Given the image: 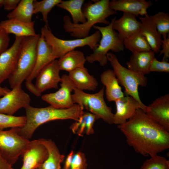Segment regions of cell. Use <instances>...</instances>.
<instances>
[{"label":"cell","mask_w":169,"mask_h":169,"mask_svg":"<svg viewBox=\"0 0 169 169\" xmlns=\"http://www.w3.org/2000/svg\"><path fill=\"white\" fill-rule=\"evenodd\" d=\"M154 23L157 30L162 37H166L169 33V14L168 13L159 12L150 16Z\"/></svg>","instance_id":"d6a6232c"},{"label":"cell","mask_w":169,"mask_h":169,"mask_svg":"<svg viewBox=\"0 0 169 169\" xmlns=\"http://www.w3.org/2000/svg\"><path fill=\"white\" fill-rule=\"evenodd\" d=\"M120 84L125 89V92L136 100L142 105L146 106L141 101L138 92V87L146 86L147 79L145 75L134 72L122 66L116 56L111 52L107 54Z\"/></svg>","instance_id":"ba28073f"},{"label":"cell","mask_w":169,"mask_h":169,"mask_svg":"<svg viewBox=\"0 0 169 169\" xmlns=\"http://www.w3.org/2000/svg\"><path fill=\"white\" fill-rule=\"evenodd\" d=\"M10 40L9 34L0 28V55L8 48Z\"/></svg>","instance_id":"8d00e7d4"},{"label":"cell","mask_w":169,"mask_h":169,"mask_svg":"<svg viewBox=\"0 0 169 169\" xmlns=\"http://www.w3.org/2000/svg\"><path fill=\"white\" fill-rule=\"evenodd\" d=\"M97 120L94 115L88 111H84L78 120L72 125L70 128L73 132L79 136H82L84 133L87 135L92 134L94 133V123Z\"/></svg>","instance_id":"83f0119b"},{"label":"cell","mask_w":169,"mask_h":169,"mask_svg":"<svg viewBox=\"0 0 169 169\" xmlns=\"http://www.w3.org/2000/svg\"><path fill=\"white\" fill-rule=\"evenodd\" d=\"M0 28L8 34L12 33L15 36L27 37L36 36L34 22L26 23L16 20L8 19L0 22Z\"/></svg>","instance_id":"603a6c76"},{"label":"cell","mask_w":169,"mask_h":169,"mask_svg":"<svg viewBox=\"0 0 169 169\" xmlns=\"http://www.w3.org/2000/svg\"><path fill=\"white\" fill-rule=\"evenodd\" d=\"M47 149L48 156L38 169H61V164L65 156L60 154L57 146L52 140L41 138L39 139Z\"/></svg>","instance_id":"d4e9b609"},{"label":"cell","mask_w":169,"mask_h":169,"mask_svg":"<svg viewBox=\"0 0 169 169\" xmlns=\"http://www.w3.org/2000/svg\"><path fill=\"white\" fill-rule=\"evenodd\" d=\"M38 169L37 168V169Z\"/></svg>","instance_id":"f6af8a7d"},{"label":"cell","mask_w":169,"mask_h":169,"mask_svg":"<svg viewBox=\"0 0 169 169\" xmlns=\"http://www.w3.org/2000/svg\"><path fill=\"white\" fill-rule=\"evenodd\" d=\"M20 128L0 130V151L4 158L12 166L21 156L30 141L19 134Z\"/></svg>","instance_id":"9c48e42d"},{"label":"cell","mask_w":169,"mask_h":169,"mask_svg":"<svg viewBox=\"0 0 169 169\" xmlns=\"http://www.w3.org/2000/svg\"><path fill=\"white\" fill-rule=\"evenodd\" d=\"M40 34L25 37L21 45L15 68L8 78L12 89L21 85L32 73L36 59Z\"/></svg>","instance_id":"277c9868"},{"label":"cell","mask_w":169,"mask_h":169,"mask_svg":"<svg viewBox=\"0 0 169 169\" xmlns=\"http://www.w3.org/2000/svg\"><path fill=\"white\" fill-rule=\"evenodd\" d=\"M147 107V115L169 132V94L157 98Z\"/></svg>","instance_id":"2e32d148"},{"label":"cell","mask_w":169,"mask_h":169,"mask_svg":"<svg viewBox=\"0 0 169 169\" xmlns=\"http://www.w3.org/2000/svg\"><path fill=\"white\" fill-rule=\"evenodd\" d=\"M124 47L132 53L149 51L151 47L141 31L136 33L123 40Z\"/></svg>","instance_id":"f546056e"},{"label":"cell","mask_w":169,"mask_h":169,"mask_svg":"<svg viewBox=\"0 0 169 169\" xmlns=\"http://www.w3.org/2000/svg\"><path fill=\"white\" fill-rule=\"evenodd\" d=\"M41 32L43 33L46 41L51 47L52 56L55 59L61 57L78 47L88 46L93 51L98 45L101 37L100 32L97 30L85 38L64 40L55 36L49 26L46 25L42 28Z\"/></svg>","instance_id":"5b68a950"},{"label":"cell","mask_w":169,"mask_h":169,"mask_svg":"<svg viewBox=\"0 0 169 169\" xmlns=\"http://www.w3.org/2000/svg\"><path fill=\"white\" fill-rule=\"evenodd\" d=\"M153 4L145 0H112L109 2L110 7L114 10L121 11L136 17L147 14V9Z\"/></svg>","instance_id":"ac0fdd59"},{"label":"cell","mask_w":169,"mask_h":169,"mask_svg":"<svg viewBox=\"0 0 169 169\" xmlns=\"http://www.w3.org/2000/svg\"><path fill=\"white\" fill-rule=\"evenodd\" d=\"M149 71L159 72L168 73L169 63L167 61H159L155 57L150 64Z\"/></svg>","instance_id":"d590c367"},{"label":"cell","mask_w":169,"mask_h":169,"mask_svg":"<svg viewBox=\"0 0 169 169\" xmlns=\"http://www.w3.org/2000/svg\"><path fill=\"white\" fill-rule=\"evenodd\" d=\"M115 102L116 111L114 114L113 123L118 125L125 122L134 115L137 109L140 108L145 113L147 109V106L142 105L130 96H124Z\"/></svg>","instance_id":"9a60e30c"},{"label":"cell","mask_w":169,"mask_h":169,"mask_svg":"<svg viewBox=\"0 0 169 169\" xmlns=\"http://www.w3.org/2000/svg\"><path fill=\"white\" fill-rule=\"evenodd\" d=\"M0 169H13L6 161L0 151Z\"/></svg>","instance_id":"b9f144b4"},{"label":"cell","mask_w":169,"mask_h":169,"mask_svg":"<svg viewBox=\"0 0 169 169\" xmlns=\"http://www.w3.org/2000/svg\"><path fill=\"white\" fill-rule=\"evenodd\" d=\"M19 0H4L3 6L5 10L8 11L14 10L19 3Z\"/></svg>","instance_id":"f35d334b"},{"label":"cell","mask_w":169,"mask_h":169,"mask_svg":"<svg viewBox=\"0 0 169 169\" xmlns=\"http://www.w3.org/2000/svg\"><path fill=\"white\" fill-rule=\"evenodd\" d=\"M117 127L126 137L128 145L143 156H156L169 148V132L140 108Z\"/></svg>","instance_id":"6da1fadb"},{"label":"cell","mask_w":169,"mask_h":169,"mask_svg":"<svg viewBox=\"0 0 169 169\" xmlns=\"http://www.w3.org/2000/svg\"><path fill=\"white\" fill-rule=\"evenodd\" d=\"M155 53L152 50L133 53L129 60L126 64L127 68L134 72L144 75L150 73V64L155 57Z\"/></svg>","instance_id":"cb8c5ba5"},{"label":"cell","mask_w":169,"mask_h":169,"mask_svg":"<svg viewBox=\"0 0 169 169\" xmlns=\"http://www.w3.org/2000/svg\"><path fill=\"white\" fill-rule=\"evenodd\" d=\"M140 17L141 22V31L145 36L151 49L155 53L160 50L162 43L161 36L157 30L156 25L148 14Z\"/></svg>","instance_id":"ffe728a7"},{"label":"cell","mask_w":169,"mask_h":169,"mask_svg":"<svg viewBox=\"0 0 169 169\" xmlns=\"http://www.w3.org/2000/svg\"><path fill=\"white\" fill-rule=\"evenodd\" d=\"M111 21L112 28L118 32L123 40L141 31V22L137 20L136 16L131 14L124 13L119 19H116L115 17Z\"/></svg>","instance_id":"e0dca14e"},{"label":"cell","mask_w":169,"mask_h":169,"mask_svg":"<svg viewBox=\"0 0 169 169\" xmlns=\"http://www.w3.org/2000/svg\"><path fill=\"white\" fill-rule=\"evenodd\" d=\"M87 164L85 155L78 152L74 155L70 169H86Z\"/></svg>","instance_id":"e575fe53"},{"label":"cell","mask_w":169,"mask_h":169,"mask_svg":"<svg viewBox=\"0 0 169 169\" xmlns=\"http://www.w3.org/2000/svg\"><path fill=\"white\" fill-rule=\"evenodd\" d=\"M109 0L94 1L84 5L82 11L86 21L80 24L73 23L68 15L64 17L63 27L65 32L70 33L72 37L84 38L89 36L91 28L97 23L109 24L110 22L106 19L110 16L116 14V11L109 6Z\"/></svg>","instance_id":"3957f363"},{"label":"cell","mask_w":169,"mask_h":169,"mask_svg":"<svg viewBox=\"0 0 169 169\" xmlns=\"http://www.w3.org/2000/svg\"><path fill=\"white\" fill-rule=\"evenodd\" d=\"M60 82V87L57 91L44 95L42 96L41 99L57 109L70 108L74 104L71 92L76 88L75 87L68 75L63 74L61 77Z\"/></svg>","instance_id":"30bf717a"},{"label":"cell","mask_w":169,"mask_h":169,"mask_svg":"<svg viewBox=\"0 0 169 169\" xmlns=\"http://www.w3.org/2000/svg\"><path fill=\"white\" fill-rule=\"evenodd\" d=\"M163 38L161 46L162 49L160 51L159 55L164 54L162 61H167L169 58V34H168L166 37Z\"/></svg>","instance_id":"74e56055"},{"label":"cell","mask_w":169,"mask_h":169,"mask_svg":"<svg viewBox=\"0 0 169 169\" xmlns=\"http://www.w3.org/2000/svg\"><path fill=\"white\" fill-rule=\"evenodd\" d=\"M21 155L23 164L20 169H36L46 160L48 153L38 139L30 141Z\"/></svg>","instance_id":"7c38bea8"},{"label":"cell","mask_w":169,"mask_h":169,"mask_svg":"<svg viewBox=\"0 0 169 169\" xmlns=\"http://www.w3.org/2000/svg\"><path fill=\"white\" fill-rule=\"evenodd\" d=\"M25 37L15 36L12 45L0 55V85L13 72Z\"/></svg>","instance_id":"4fadbf2b"},{"label":"cell","mask_w":169,"mask_h":169,"mask_svg":"<svg viewBox=\"0 0 169 169\" xmlns=\"http://www.w3.org/2000/svg\"><path fill=\"white\" fill-rule=\"evenodd\" d=\"M73 92L72 97L74 104L94 115L97 119H101L109 124H113L114 114L111 107L107 106L105 100L104 86L94 94L86 93L76 88Z\"/></svg>","instance_id":"52a82bcc"},{"label":"cell","mask_w":169,"mask_h":169,"mask_svg":"<svg viewBox=\"0 0 169 169\" xmlns=\"http://www.w3.org/2000/svg\"><path fill=\"white\" fill-rule=\"evenodd\" d=\"M33 1L20 0L16 7L7 15L8 19H14L26 23L32 22V17L33 14Z\"/></svg>","instance_id":"4316f807"},{"label":"cell","mask_w":169,"mask_h":169,"mask_svg":"<svg viewBox=\"0 0 169 169\" xmlns=\"http://www.w3.org/2000/svg\"><path fill=\"white\" fill-rule=\"evenodd\" d=\"M10 90L7 87H2L0 85V96H3Z\"/></svg>","instance_id":"7bdbcfd3"},{"label":"cell","mask_w":169,"mask_h":169,"mask_svg":"<svg viewBox=\"0 0 169 169\" xmlns=\"http://www.w3.org/2000/svg\"><path fill=\"white\" fill-rule=\"evenodd\" d=\"M26 121L25 125L20 128L19 134L29 140L36 130L40 125L49 121L71 119L77 121L83 114V110L78 105L72 107L59 109L51 105L44 107H35L30 105L25 108Z\"/></svg>","instance_id":"7a4b0ae2"},{"label":"cell","mask_w":169,"mask_h":169,"mask_svg":"<svg viewBox=\"0 0 169 169\" xmlns=\"http://www.w3.org/2000/svg\"><path fill=\"white\" fill-rule=\"evenodd\" d=\"M3 2L4 0H0V7L3 6Z\"/></svg>","instance_id":"ee69618b"},{"label":"cell","mask_w":169,"mask_h":169,"mask_svg":"<svg viewBox=\"0 0 169 169\" xmlns=\"http://www.w3.org/2000/svg\"><path fill=\"white\" fill-rule=\"evenodd\" d=\"M93 27L100 32L101 37L100 44H98L92 54L86 57V59L90 63L98 62L101 66H104L108 61L107 54L108 51L110 50L118 52L123 51L125 49L123 40L118 32L112 28V21L106 26L95 25Z\"/></svg>","instance_id":"8992f818"},{"label":"cell","mask_w":169,"mask_h":169,"mask_svg":"<svg viewBox=\"0 0 169 169\" xmlns=\"http://www.w3.org/2000/svg\"><path fill=\"white\" fill-rule=\"evenodd\" d=\"M140 169H169V161L157 155L146 160Z\"/></svg>","instance_id":"836d02e7"},{"label":"cell","mask_w":169,"mask_h":169,"mask_svg":"<svg viewBox=\"0 0 169 169\" xmlns=\"http://www.w3.org/2000/svg\"><path fill=\"white\" fill-rule=\"evenodd\" d=\"M100 79L106 87L105 94L109 102L115 101L124 96L113 70L108 69L103 72L100 75Z\"/></svg>","instance_id":"7402d4cb"},{"label":"cell","mask_w":169,"mask_h":169,"mask_svg":"<svg viewBox=\"0 0 169 169\" xmlns=\"http://www.w3.org/2000/svg\"><path fill=\"white\" fill-rule=\"evenodd\" d=\"M84 0H69L62 1L56 6L68 11L70 14L73 23L79 24L83 23L86 21L82 11V6Z\"/></svg>","instance_id":"f1b7e54d"},{"label":"cell","mask_w":169,"mask_h":169,"mask_svg":"<svg viewBox=\"0 0 169 169\" xmlns=\"http://www.w3.org/2000/svg\"><path fill=\"white\" fill-rule=\"evenodd\" d=\"M31 101L30 96L18 86L0 98V113L13 115L21 108H25Z\"/></svg>","instance_id":"8fae6325"},{"label":"cell","mask_w":169,"mask_h":169,"mask_svg":"<svg viewBox=\"0 0 169 169\" xmlns=\"http://www.w3.org/2000/svg\"><path fill=\"white\" fill-rule=\"evenodd\" d=\"M25 116H15L0 113V130L8 128H22L25 125Z\"/></svg>","instance_id":"1f68e13d"},{"label":"cell","mask_w":169,"mask_h":169,"mask_svg":"<svg viewBox=\"0 0 169 169\" xmlns=\"http://www.w3.org/2000/svg\"><path fill=\"white\" fill-rule=\"evenodd\" d=\"M86 61L84 53L79 50L69 51L58 60L60 70L69 72L77 68L84 67Z\"/></svg>","instance_id":"484cf974"},{"label":"cell","mask_w":169,"mask_h":169,"mask_svg":"<svg viewBox=\"0 0 169 169\" xmlns=\"http://www.w3.org/2000/svg\"><path fill=\"white\" fill-rule=\"evenodd\" d=\"M60 70L57 59L53 60L41 69L36 77L35 84L40 93L52 88H58V84L61 80Z\"/></svg>","instance_id":"5bb4252c"},{"label":"cell","mask_w":169,"mask_h":169,"mask_svg":"<svg viewBox=\"0 0 169 169\" xmlns=\"http://www.w3.org/2000/svg\"><path fill=\"white\" fill-rule=\"evenodd\" d=\"M25 85L28 90L35 95L37 97L41 96V93L38 90L35 85H34L32 82L26 81Z\"/></svg>","instance_id":"ab89813d"},{"label":"cell","mask_w":169,"mask_h":169,"mask_svg":"<svg viewBox=\"0 0 169 169\" xmlns=\"http://www.w3.org/2000/svg\"><path fill=\"white\" fill-rule=\"evenodd\" d=\"M61 0H43L38 1L34 0L33 2V14L38 13H42L43 20L46 25L48 24V14L52 9L62 2Z\"/></svg>","instance_id":"4dcf8cb0"},{"label":"cell","mask_w":169,"mask_h":169,"mask_svg":"<svg viewBox=\"0 0 169 169\" xmlns=\"http://www.w3.org/2000/svg\"><path fill=\"white\" fill-rule=\"evenodd\" d=\"M54 59L52 56L51 47L41 32L37 45L35 64L32 73L26 81L32 82L43 68Z\"/></svg>","instance_id":"d6986e66"},{"label":"cell","mask_w":169,"mask_h":169,"mask_svg":"<svg viewBox=\"0 0 169 169\" xmlns=\"http://www.w3.org/2000/svg\"><path fill=\"white\" fill-rule=\"evenodd\" d=\"M68 75L78 90L94 91L98 85L96 79L89 73L88 69L84 67L69 72Z\"/></svg>","instance_id":"44dd1931"},{"label":"cell","mask_w":169,"mask_h":169,"mask_svg":"<svg viewBox=\"0 0 169 169\" xmlns=\"http://www.w3.org/2000/svg\"><path fill=\"white\" fill-rule=\"evenodd\" d=\"M74 155V152L73 151H71L66 158L64 164L62 169H70Z\"/></svg>","instance_id":"60d3db41"}]
</instances>
